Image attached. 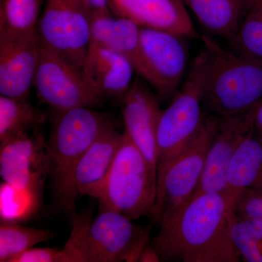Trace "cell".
I'll list each match as a JSON object with an SVG mask.
<instances>
[{"label":"cell","mask_w":262,"mask_h":262,"mask_svg":"<svg viewBox=\"0 0 262 262\" xmlns=\"http://www.w3.org/2000/svg\"><path fill=\"white\" fill-rule=\"evenodd\" d=\"M239 194L228 190L193 196L161 222L150 242L161 261H242L231 235Z\"/></svg>","instance_id":"1"},{"label":"cell","mask_w":262,"mask_h":262,"mask_svg":"<svg viewBox=\"0 0 262 262\" xmlns=\"http://www.w3.org/2000/svg\"><path fill=\"white\" fill-rule=\"evenodd\" d=\"M208 53L203 103L220 116L247 113L262 100V60L227 49L207 36Z\"/></svg>","instance_id":"2"},{"label":"cell","mask_w":262,"mask_h":262,"mask_svg":"<svg viewBox=\"0 0 262 262\" xmlns=\"http://www.w3.org/2000/svg\"><path fill=\"white\" fill-rule=\"evenodd\" d=\"M51 120L49 176L57 203L63 211L72 213L70 184L76 165L110 122L90 107L53 110Z\"/></svg>","instance_id":"3"},{"label":"cell","mask_w":262,"mask_h":262,"mask_svg":"<svg viewBox=\"0 0 262 262\" xmlns=\"http://www.w3.org/2000/svg\"><path fill=\"white\" fill-rule=\"evenodd\" d=\"M149 232L121 213L103 210L93 221L76 217L64 247L75 262L138 261Z\"/></svg>","instance_id":"4"},{"label":"cell","mask_w":262,"mask_h":262,"mask_svg":"<svg viewBox=\"0 0 262 262\" xmlns=\"http://www.w3.org/2000/svg\"><path fill=\"white\" fill-rule=\"evenodd\" d=\"M158 175L126 133L97 199L101 211L113 210L137 220L151 216L157 194Z\"/></svg>","instance_id":"5"},{"label":"cell","mask_w":262,"mask_h":262,"mask_svg":"<svg viewBox=\"0 0 262 262\" xmlns=\"http://www.w3.org/2000/svg\"><path fill=\"white\" fill-rule=\"evenodd\" d=\"M208 53L203 47L193 59L186 80L162 111L158 130V168L178 156L201 130Z\"/></svg>","instance_id":"6"},{"label":"cell","mask_w":262,"mask_h":262,"mask_svg":"<svg viewBox=\"0 0 262 262\" xmlns=\"http://www.w3.org/2000/svg\"><path fill=\"white\" fill-rule=\"evenodd\" d=\"M220 120L217 115L205 117L194 140L178 156L158 168L156 199L151 217L158 225L192 198L201 182L207 152Z\"/></svg>","instance_id":"7"},{"label":"cell","mask_w":262,"mask_h":262,"mask_svg":"<svg viewBox=\"0 0 262 262\" xmlns=\"http://www.w3.org/2000/svg\"><path fill=\"white\" fill-rule=\"evenodd\" d=\"M39 101L53 110L94 107L103 102L82 71L48 48L39 39L34 84Z\"/></svg>","instance_id":"8"},{"label":"cell","mask_w":262,"mask_h":262,"mask_svg":"<svg viewBox=\"0 0 262 262\" xmlns=\"http://www.w3.org/2000/svg\"><path fill=\"white\" fill-rule=\"evenodd\" d=\"M41 42L80 71L91 43L93 14L84 0H45Z\"/></svg>","instance_id":"9"},{"label":"cell","mask_w":262,"mask_h":262,"mask_svg":"<svg viewBox=\"0 0 262 262\" xmlns=\"http://www.w3.org/2000/svg\"><path fill=\"white\" fill-rule=\"evenodd\" d=\"M184 37L174 33L140 27V53L144 80L160 99H168L178 91L188 63Z\"/></svg>","instance_id":"10"},{"label":"cell","mask_w":262,"mask_h":262,"mask_svg":"<svg viewBox=\"0 0 262 262\" xmlns=\"http://www.w3.org/2000/svg\"><path fill=\"white\" fill-rule=\"evenodd\" d=\"M50 170L48 144L39 130L0 141V175L8 185L37 196Z\"/></svg>","instance_id":"11"},{"label":"cell","mask_w":262,"mask_h":262,"mask_svg":"<svg viewBox=\"0 0 262 262\" xmlns=\"http://www.w3.org/2000/svg\"><path fill=\"white\" fill-rule=\"evenodd\" d=\"M253 130L252 110L232 116H221L220 125L207 152L201 182L192 198L228 191L227 176L231 161L241 143Z\"/></svg>","instance_id":"12"},{"label":"cell","mask_w":262,"mask_h":262,"mask_svg":"<svg viewBox=\"0 0 262 262\" xmlns=\"http://www.w3.org/2000/svg\"><path fill=\"white\" fill-rule=\"evenodd\" d=\"M138 77L121 98L125 132L158 175V130L162 111L160 98Z\"/></svg>","instance_id":"13"},{"label":"cell","mask_w":262,"mask_h":262,"mask_svg":"<svg viewBox=\"0 0 262 262\" xmlns=\"http://www.w3.org/2000/svg\"><path fill=\"white\" fill-rule=\"evenodd\" d=\"M37 30L19 34L0 29V94L28 98L37 69Z\"/></svg>","instance_id":"14"},{"label":"cell","mask_w":262,"mask_h":262,"mask_svg":"<svg viewBox=\"0 0 262 262\" xmlns=\"http://www.w3.org/2000/svg\"><path fill=\"white\" fill-rule=\"evenodd\" d=\"M110 8L140 27L198 37L183 0H110Z\"/></svg>","instance_id":"15"},{"label":"cell","mask_w":262,"mask_h":262,"mask_svg":"<svg viewBox=\"0 0 262 262\" xmlns=\"http://www.w3.org/2000/svg\"><path fill=\"white\" fill-rule=\"evenodd\" d=\"M122 136L113 124H108L76 165L70 184L71 203L74 208L80 196L98 198L116 156Z\"/></svg>","instance_id":"16"},{"label":"cell","mask_w":262,"mask_h":262,"mask_svg":"<svg viewBox=\"0 0 262 262\" xmlns=\"http://www.w3.org/2000/svg\"><path fill=\"white\" fill-rule=\"evenodd\" d=\"M82 72L88 83L103 101L114 98L121 99L130 89L136 73L125 56L91 42Z\"/></svg>","instance_id":"17"},{"label":"cell","mask_w":262,"mask_h":262,"mask_svg":"<svg viewBox=\"0 0 262 262\" xmlns=\"http://www.w3.org/2000/svg\"><path fill=\"white\" fill-rule=\"evenodd\" d=\"M91 42L120 53L130 62L138 77L144 80L140 53V27L129 19L115 17L112 10L93 15Z\"/></svg>","instance_id":"18"},{"label":"cell","mask_w":262,"mask_h":262,"mask_svg":"<svg viewBox=\"0 0 262 262\" xmlns=\"http://www.w3.org/2000/svg\"><path fill=\"white\" fill-rule=\"evenodd\" d=\"M200 23L227 42L235 37L247 13L244 0H183Z\"/></svg>","instance_id":"19"},{"label":"cell","mask_w":262,"mask_h":262,"mask_svg":"<svg viewBox=\"0 0 262 262\" xmlns=\"http://www.w3.org/2000/svg\"><path fill=\"white\" fill-rule=\"evenodd\" d=\"M228 190L262 188V136L253 130L236 151L228 170Z\"/></svg>","instance_id":"20"},{"label":"cell","mask_w":262,"mask_h":262,"mask_svg":"<svg viewBox=\"0 0 262 262\" xmlns=\"http://www.w3.org/2000/svg\"><path fill=\"white\" fill-rule=\"evenodd\" d=\"M47 117L28 98L0 96V141L39 130Z\"/></svg>","instance_id":"21"},{"label":"cell","mask_w":262,"mask_h":262,"mask_svg":"<svg viewBox=\"0 0 262 262\" xmlns=\"http://www.w3.org/2000/svg\"><path fill=\"white\" fill-rule=\"evenodd\" d=\"M49 229L32 228L15 222L1 221L0 225V262H12L15 258L40 243L56 237Z\"/></svg>","instance_id":"22"},{"label":"cell","mask_w":262,"mask_h":262,"mask_svg":"<svg viewBox=\"0 0 262 262\" xmlns=\"http://www.w3.org/2000/svg\"><path fill=\"white\" fill-rule=\"evenodd\" d=\"M45 0H3L0 29L27 34L37 30L39 11Z\"/></svg>","instance_id":"23"},{"label":"cell","mask_w":262,"mask_h":262,"mask_svg":"<svg viewBox=\"0 0 262 262\" xmlns=\"http://www.w3.org/2000/svg\"><path fill=\"white\" fill-rule=\"evenodd\" d=\"M232 241L243 261L262 262V222L234 213Z\"/></svg>","instance_id":"24"},{"label":"cell","mask_w":262,"mask_h":262,"mask_svg":"<svg viewBox=\"0 0 262 262\" xmlns=\"http://www.w3.org/2000/svg\"><path fill=\"white\" fill-rule=\"evenodd\" d=\"M229 44L234 51L262 60V0L248 10Z\"/></svg>","instance_id":"25"},{"label":"cell","mask_w":262,"mask_h":262,"mask_svg":"<svg viewBox=\"0 0 262 262\" xmlns=\"http://www.w3.org/2000/svg\"><path fill=\"white\" fill-rule=\"evenodd\" d=\"M234 211L237 215L262 222V188L239 193Z\"/></svg>","instance_id":"26"},{"label":"cell","mask_w":262,"mask_h":262,"mask_svg":"<svg viewBox=\"0 0 262 262\" xmlns=\"http://www.w3.org/2000/svg\"><path fill=\"white\" fill-rule=\"evenodd\" d=\"M12 262H74L70 251L65 247L32 248L15 258Z\"/></svg>","instance_id":"27"},{"label":"cell","mask_w":262,"mask_h":262,"mask_svg":"<svg viewBox=\"0 0 262 262\" xmlns=\"http://www.w3.org/2000/svg\"><path fill=\"white\" fill-rule=\"evenodd\" d=\"M84 2L89 7L93 15L111 10L110 8V0H84Z\"/></svg>","instance_id":"28"},{"label":"cell","mask_w":262,"mask_h":262,"mask_svg":"<svg viewBox=\"0 0 262 262\" xmlns=\"http://www.w3.org/2000/svg\"><path fill=\"white\" fill-rule=\"evenodd\" d=\"M160 257L158 253L157 252L155 248L151 246V244H149L144 248L142 252L141 253L139 256V260L138 261L141 262H153V261H160Z\"/></svg>","instance_id":"29"},{"label":"cell","mask_w":262,"mask_h":262,"mask_svg":"<svg viewBox=\"0 0 262 262\" xmlns=\"http://www.w3.org/2000/svg\"><path fill=\"white\" fill-rule=\"evenodd\" d=\"M253 127L262 136V100L252 108Z\"/></svg>","instance_id":"30"},{"label":"cell","mask_w":262,"mask_h":262,"mask_svg":"<svg viewBox=\"0 0 262 262\" xmlns=\"http://www.w3.org/2000/svg\"><path fill=\"white\" fill-rule=\"evenodd\" d=\"M257 1L258 0H248V10H249V8Z\"/></svg>","instance_id":"31"},{"label":"cell","mask_w":262,"mask_h":262,"mask_svg":"<svg viewBox=\"0 0 262 262\" xmlns=\"http://www.w3.org/2000/svg\"><path fill=\"white\" fill-rule=\"evenodd\" d=\"M244 1L245 3V4H246V9H247V11H248V0H244Z\"/></svg>","instance_id":"32"}]
</instances>
